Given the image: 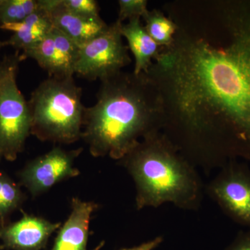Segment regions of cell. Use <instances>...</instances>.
I'll list each match as a JSON object with an SVG mask.
<instances>
[{"instance_id":"cell-22","label":"cell","mask_w":250,"mask_h":250,"mask_svg":"<svg viewBox=\"0 0 250 250\" xmlns=\"http://www.w3.org/2000/svg\"><path fill=\"white\" fill-rule=\"evenodd\" d=\"M104 241L101 242V243H100V244L98 245V246L95 247L94 249L92 250H100L102 249V248H103V246H104Z\"/></svg>"},{"instance_id":"cell-11","label":"cell","mask_w":250,"mask_h":250,"mask_svg":"<svg viewBox=\"0 0 250 250\" xmlns=\"http://www.w3.org/2000/svg\"><path fill=\"white\" fill-rule=\"evenodd\" d=\"M49 13L52 25L80 45L101 35L108 24L100 18H88L71 12L62 5V0H50Z\"/></svg>"},{"instance_id":"cell-16","label":"cell","mask_w":250,"mask_h":250,"mask_svg":"<svg viewBox=\"0 0 250 250\" xmlns=\"http://www.w3.org/2000/svg\"><path fill=\"white\" fill-rule=\"evenodd\" d=\"M42 9V0H0V27L21 22Z\"/></svg>"},{"instance_id":"cell-3","label":"cell","mask_w":250,"mask_h":250,"mask_svg":"<svg viewBox=\"0 0 250 250\" xmlns=\"http://www.w3.org/2000/svg\"><path fill=\"white\" fill-rule=\"evenodd\" d=\"M121 161L134 179L138 210L165 203L200 208L203 186L195 166L161 131L148 135Z\"/></svg>"},{"instance_id":"cell-14","label":"cell","mask_w":250,"mask_h":250,"mask_svg":"<svg viewBox=\"0 0 250 250\" xmlns=\"http://www.w3.org/2000/svg\"><path fill=\"white\" fill-rule=\"evenodd\" d=\"M122 36L127 41L128 48L134 55V72L136 75L146 73L157 59L162 47L158 45L149 35L141 22V18L129 20L122 23Z\"/></svg>"},{"instance_id":"cell-10","label":"cell","mask_w":250,"mask_h":250,"mask_svg":"<svg viewBox=\"0 0 250 250\" xmlns=\"http://www.w3.org/2000/svg\"><path fill=\"white\" fill-rule=\"evenodd\" d=\"M62 224L53 223L41 217L24 213L16 223L0 226L2 249L41 250L45 248L51 235Z\"/></svg>"},{"instance_id":"cell-21","label":"cell","mask_w":250,"mask_h":250,"mask_svg":"<svg viewBox=\"0 0 250 250\" xmlns=\"http://www.w3.org/2000/svg\"><path fill=\"white\" fill-rule=\"evenodd\" d=\"M163 241H164V237L157 236L154 239L143 243L139 246L131 248H124V249L119 250H154L160 246Z\"/></svg>"},{"instance_id":"cell-20","label":"cell","mask_w":250,"mask_h":250,"mask_svg":"<svg viewBox=\"0 0 250 250\" xmlns=\"http://www.w3.org/2000/svg\"><path fill=\"white\" fill-rule=\"evenodd\" d=\"M226 250H250V233L238 237Z\"/></svg>"},{"instance_id":"cell-18","label":"cell","mask_w":250,"mask_h":250,"mask_svg":"<svg viewBox=\"0 0 250 250\" xmlns=\"http://www.w3.org/2000/svg\"><path fill=\"white\" fill-rule=\"evenodd\" d=\"M119 13L117 21L124 23L126 20L143 18L147 14V1L146 0H120Z\"/></svg>"},{"instance_id":"cell-7","label":"cell","mask_w":250,"mask_h":250,"mask_svg":"<svg viewBox=\"0 0 250 250\" xmlns=\"http://www.w3.org/2000/svg\"><path fill=\"white\" fill-rule=\"evenodd\" d=\"M82 151V148L66 151L54 147L28 163L19 174L21 184L36 197L62 180L77 177L80 171L74 167V161Z\"/></svg>"},{"instance_id":"cell-15","label":"cell","mask_w":250,"mask_h":250,"mask_svg":"<svg viewBox=\"0 0 250 250\" xmlns=\"http://www.w3.org/2000/svg\"><path fill=\"white\" fill-rule=\"evenodd\" d=\"M143 19L146 31L158 45L166 47L172 43L177 26L167 15L161 10L153 9L148 11Z\"/></svg>"},{"instance_id":"cell-24","label":"cell","mask_w":250,"mask_h":250,"mask_svg":"<svg viewBox=\"0 0 250 250\" xmlns=\"http://www.w3.org/2000/svg\"><path fill=\"white\" fill-rule=\"evenodd\" d=\"M1 155H0V159H1Z\"/></svg>"},{"instance_id":"cell-5","label":"cell","mask_w":250,"mask_h":250,"mask_svg":"<svg viewBox=\"0 0 250 250\" xmlns=\"http://www.w3.org/2000/svg\"><path fill=\"white\" fill-rule=\"evenodd\" d=\"M18 52L0 60V155L9 161L17 159L31 134V115L17 83Z\"/></svg>"},{"instance_id":"cell-1","label":"cell","mask_w":250,"mask_h":250,"mask_svg":"<svg viewBox=\"0 0 250 250\" xmlns=\"http://www.w3.org/2000/svg\"><path fill=\"white\" fill-rule=\"evenodd\" d=\"M165 9L177 33L145 73L162 102L161 131L195 166L250 157V0Z\"/></svg>"},{"instance_id":"cell-12","label":"cell","mask_w":250,"mask_h":250,"mask_svg":"<svg viewBox=\"0 0 250 250\" xmlns=\"http://www.w3.org/2000/svg\"><path fill=\"white\" fill-rule=\"evenodd\" d=\"M71 207L70 216L59 230L50 250H87L90 217L98 205L74 197Z\"/></svg>"},{"instance_id":"cell-13","label":"cell","mask_w":250,"mask_h":250,"mask_svg":"<svg viewBox=\"0 0 250 250\" xmlns=\"http://www.w3.org/2000/svg\"><path fill=\"white\" fill-rule=\"evenodd\" d=\"M53 28L49 11L42 0V9L29 15L21 22L5 24L0 27L3 30L14 32L6 41L7 45L19 51H27L37 45Z\"/></svg>"},{"instance_id":"cell-4","label":"cell","mask_w":250,"mask_h":250,"mask_svg":"<svg viewBox=\"0 0 250 250\" xmlns=\"http://www.w3.org/2000/svg\"><path fill=\"white\" fill-rule=\"evenodd\" d=\"M73 77L41 82L28 102L31 134L42 141L71 144L82 138L85 106Z\"/></svg>"},{"instance_id":"cell-17","label":"cell","mask_w":250,"mask_h":250,"mask_svg":"<svg viewBox=\"0 0 250 250\" xmlns=\"http://www.w3.org/2000/svg\"><path fill=\"white\" fill-rule=\"evenodd\" d=\"M19 187L7 175L0 172V226L6 225V219L23 201Z\"/></svg>"},{"instance_id":"cell-6","label":"cell","mask_w":250,"mask_h":250,"mask_svg":"<svg viewBox=\"0 0 250 250\" xmlns=\"http://www.w3.org/2000/svg\"><path fill=\"white\" fill-rule=\"evenodd\" d=\"M121 24L116 21L101 35L79 45L75 74L87 80L101 82L123 71L131 63L129 48L122 36Z\"/></svg>"},{"instance_id":"cell-2","label":"cell","mask_w":250,"mask_h":250,"mask_svg":"<svg viewBox=\"0 0 250 250\" xmlns=\"http://www.w3.org/2000/svg\"><path fill=\"white\" fill-rule=\"evenodd\" d=\"M163 124L162 102L146 74L121 71L101 81L96 103L85 108L82 138L92 156L121 161Z\"/></svg>"},{"instance_id":"cell-9","label":"cell","mask_w":250,"mask_h":250,"mask_svg":"<svg viewBox=\"0 0 250 250\" xmlns=\"http://www.w3.org/2000/svg\"><path fill=\"white\" fill-rule=\"evenodd\" d=\"M211 198L232 218L250 226V176L230 167L207 187Z\"/></svg>"},{"instance_id":"cell-19","label":"cell","mask_w":250,"mask_h":250,"mask_svg":"<svg viewBox=\"0 0 250 250\" xmlns=\"http://www.w3.org/2000/svg\"><path fill=\"white\" fill-rule=\"evenodd\" d=\"M62 5L75 14L88 18H100V8L95 0H62Z\"/></svg>"},{"instance_id":"cell-23","label":"cell","mask_w":250,"mask_h":250,"mask_svg":"<svg viewBox=\"0 0 250 250\" xmlns=\"http://www.w3.org/2000/svg\"><path fill=\"white\" fill-rule=\"evenodd\" d=\"M4 46H7L6 41H0V48H1L2 47H4Z\"/></svg>"},{"instance_id":"cell-8","label":"cell","mask_w":250,"mask_h":250,"mask_svg":"<svg viewBox=\"0 0 250 250\" xmlns=\"http://www.w3.org/2000/svg\"><path fill=\"white\" fill-rule=\"evenodd\" d=\"M79 45L62 31L52 28L32 48L20 55L21 60L34 59L49 77H73L78 56Z\"/></svg>"}]
</instances>
